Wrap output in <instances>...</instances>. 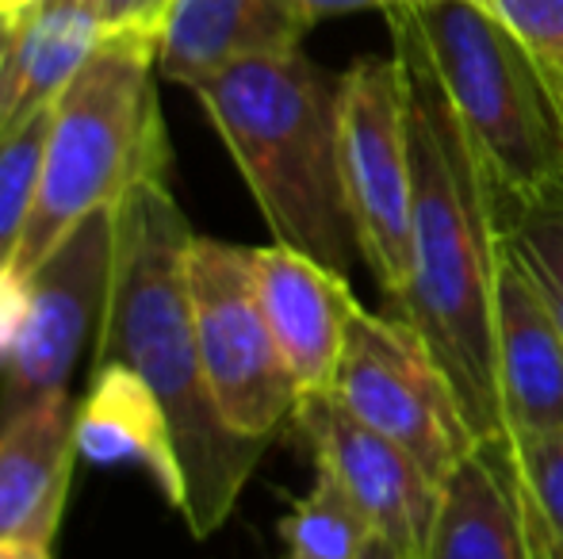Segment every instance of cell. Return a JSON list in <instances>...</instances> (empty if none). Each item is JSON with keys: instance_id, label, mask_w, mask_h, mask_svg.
I'll return each instance as SVG.
<instances>
[{"instance_id": "12", "label": "cell", "mask_w": 563, "mask_h": 559, "mask_svg": "<svg viewBox=\"0 0 563 559\" xmlns=\"http://www.w3.org/2000/svg\"><path fill=\"white\" fill-rule=\"evenodd\" d=\"M253 280L276 345L296 376L299 399L327 395L334 388L349 318L361 306L349 277L273 242L253 249Z\"/></svg>"}, {"instance_id": "26", "label": "cell", "mask_w": 563, "mask_h": 559, "mask_svg": "<svg viewBox=\"0 0 563 559\" xmlns=\"http://www.w3.org/2000/svg\"><path fill=\"white\" fill-rule=\"evenodd\" d=\"M361 559H407V556H399L391 545H387V540H379V537H376L368 548H364V556H361Z\"/></svg>"}, {"instance_id": "2", "label": "cell", "mask_w": 563, "mask_h": 559, "mask_svg": "<svg viewBox=\"0 0 563 559\" xmlns=\"http://www.w3.org/2000/svg\"><path fill=\"white\" fill-rule=\"evenodd\" d=\"M192 238L169 180H146L119 203L112 299L92 368L119 365L154 391L185 476L180 514L203 540L238 506L268 445L230 429L211 395L188 288Z\"/></svg>"}, {"instance_id": "11", "label": "cell", "mask_w": 563, "mask_h": 559, "mask_svg": "<svg viewBox=\"0 0 563 559\" xmlns=\"http://www.w3.org/2000/svg\"><path fill=\"white\" fill-rule=\"evenodd\" d=\"M422 559H556L506 433L472 440L441 479Z\"/></svg>"}, {"instance_id": "14", "label": "cell", "mask_w": 563, "mask_h": 559, "mask_svg": "<svg viewBox=\"0 0 563 559\" xmlns=\"http://www.w3.org/2000/svg\"><path fill=\"white\" fill-rule=\"evenodd\" d=\"M311 27L299 0H177L157 38V69L196 89L238 62L303 51Z\"/></svg>"}, {"instance_id": "9", "label": "cell", "mask_w": 563, "mask_h": 559, "mask_svg": "<svg viewBox=\"0 0 563 559\" xmlns=\"http://www.w3.org/2000/svg\"><path fill=\"white\" fill-rule=\"evenodd\" d=\"M330 395L356 422L407 448L438 483L475 440L438 360L391 314L356 306Z\"/></svg>"}, {"instance_id": "1", "label": "cell", "mask_w": 563, "mask_h": 559, "mask_svg": "<svg viewBox=\"0 0 563 559\" xmlns=\"http://www.w3.org/2000/svg\"><path fill=\"white\" fill-rule=\"evenodd\" d=\"M391 20L395 58L407 85V135L415 165L410 208V280L402 295L387 299L426 345L472 437L503 433L495 380V295L506 257V195L475 149L415 31Z\"/></svg>"}, {"instance_id": "24", "label": "cell", "mask_w": 563, "mask_h": 559, "mask_svg": "<svg viewBox=\"0 0 563 559\" xmlns=\"http://www.w3.org/2000/svg\"><path fill=\"white\" fill-rule=\"evenodd\" d=\"M303 12L311 15V23L330 20V15H345V12H364V8H384V12H395V8H410L422 4V0H299Z\"/></svg>"}, {"instance_id": "4", "label": "cell", "mask_w": 563, "mask_h": 559, "mask_svg": "<svg viewBox=\"0 0 563 559\" xmlns=\"http://www.w3.org/2000/svg\"><path fill=\"white\" fill-rule=\"evenodd\" d=\"M154 69V38L112 35L54 100L12 288L92 211L119 208L146 180H169L173 154Z\"/></svg>"}, {"instance_id": "22", "label": "cell", "mask_w": 563, "mask_h": 559, "mask_svg": "<svg viewBox=\"0 0 563 559\" xmlns=\"http://www.w3.org/2000/svg\"><path fill=\"white\" fill-rule=\"evenodd\" d=\"M552 74H563V0H479Z\"/></svg>"}, {"instance_id": "25", "label": "cell", "mask_w": 563, "mask_h": 559, "mask_svg": "<svg viewBox=\"0 0 563 559\" xmlns=\"http://www.w3.org/2000/svg\"><path fill=\"white\" fill-rule=\"evenodd\" d=\"M0 559H51V548H38V545H0Z\"/></svg>"}, {"instance_id": "13", "label": "cell", "mask_w": 563, "mask_h": 559, "mask_svg": "<svg viewBox=\"0 0 563 559\" xmlns=\"http://www.w3.org/2000/svg\"><path fill=\"white\" fill-rule=\"evenodd\" d=\"M495 380L503 433L563 429V329L510 249L495 295Z\"/></svg>"}, {"instance_id": "6", "label": "cell", "mask_w": 563, "mask_h": 559, "mask_svg": "<svg viewBox=\"0 0 563 559\" xmlns=\"http://www.w3.org/2000/svg\"><path fill=\"white\" fill-rule=\"evenodd\" d=\"M119 208L92 211L12 288L0 318V425L69 395L81 353L97 349L115 272Z\"/></svg>"}, {"instance_id": "19", "label": "cell", "mask_w": 563, "mask_h": 559, "mask_svg": "<svg viewBox=\"0 0 563 559\" xmlns=\"http://www.w3.org/2000/svg\"><path fill=\"white\" fill-rule=\"evenodd\" d=\"M506 249L563 329V185L506 200Z\"/></svg>"}, {"instance_id": "20", "label": "cell", "mask_w": 563, "mask_h": 559, "mask_svg": "<svg viewBox=\"0 0 563 559\" xmlns=\"http://www.w3.org/2000/svg\"><path fill=\"white\" fill-rule=\"evenodd\" d=\"M46 127H51V108L27 120L23 127L0 135V318H4L8 306V288H12L23 231H27V219L35 211Z\"/></svg>"}, {"instance_id": "3", "label": "cell", "mask_w": 563, "mask_h": 559, "mask_svg": "<svg viewBox=\"0 0 563 559\" xmlns=\"http://www.w3.org/2000/svg\"><path fill=\"white\" fill-rule=\"evenodd\" d=\"M192 92L273 238L349 277L361 254L341 177V77L296 51L238 62Z\"/></svg>"}, {"instance_id": "23", "label": "cell", "mask_w": 563, "mask_h": 559, "mask_svg": "<svg viewBox=\"0 0 563 559\" xmlns=\"http://www.w3.org/2000/svg\"><path fill=\"white\" fill-rule=\"evenodd\" d=\"M85 12L97 20L104 38L112 35H139V38H162L177 0H81Z\"/></svg>"}, {"instance_id": "17", "label": "cell", "mask_w": 563, "mask_h": 559, "mask_svg": "<svg viewBox=\"0 0 563 559\" xmlns=\"http://www.w3.org/2000/svg\"><path fill=\"white\" fill-rule=\"evenodd\" d=\"M77 445L92 463H139L169 506H185L173 429L154 391L119 365L92 368L85 399H77Z\"/></svg>"}, {"instance_id": "10", "label": "cell", "mask_w": 563, "mask_h": 559, "mask_svg": "<svg viewBox=\"0 0 563 559\" xmlns=\"http://www.w3.org/2000/svg\"><path fill=\"white\" fill-rule=\"evenodd\" d=\"M299 433L314 463L338 479L364 510L379 540L407 559L426 556V540L438 514L441 483L395 440L356 422L334 395H303L296 406Z\"/></svg>"}, {"instance_id": "28", "label": "cell", "mask_w": 563, "mask_h": 559, "mask_svg": "<svg viewBox=\"0 0 563 559\" xmlns=\"http://www.w3.org/2000/svg\"><path fill=\"white\" fill-rule=\"evenodd\" d=\"M556 85H560V100H563V74H556Z\"/></svg>"}, {"instance_id": "8", "label": "cell", "mask_w": 563, "mask_h": 559, "mask_svg": "<svg viewBox=\"0 0 563 559\" xmlns=\"http://www.w3.org/2000/svg\"><path fill=\"white\" fill-rule=\"evenodd\" d=\"M341 177L356 254L387 299L410 280L415 165L399 58H361L341 74Z\"/></svg>"}, {"instance_id": "29", "label": "cell", "mask_w": 563, "mask_h": 559, "mask_svg": "<svg viewBox=\"0 0 563 559\" xmlns=\"http://www.w3.org/2000/svg\"><path fill=\"white\" fill-rule=\"evenodd\" d=\"M284 559H291V556H284Z\"/></svg>"}, {"instance_id": "21", "label": "cell", "mask_w": 563, "mask_h": 559, "mask_svg": "<svg viewBox=\"0 0 563 559\" xmlns=\"http://www.w3.org/2000/svg\"><path fill=\"white\" fill-rule=\"evenodd\" d=\"M510 445L518 456L529 502H533L537 517L552 540V552L563 559V429L537 433V437H510Z\"/></svg>"}, {"instance_id": "7", "label": "cell", "mask_w": 563, "mask_h": 559, "mask_svg": "<svg viewBox=\"0 0 563 559\" xmlns=\"http://www.w3.org/2000/svg\"><path fill=\"white\" fill-rule=\"evenodd\" d=\"M188 288L219 414L234 433L268 445L280 425L296 418L299 388L261 306L253 249L196 234L188 249Z\"/></svg>"}, {"instance_id": "16", "label": "cell", "mask_w": 563, "mask_h": 559, "mask_svg": "<svg viewBox=\"0 0 563 559\" xmlns=\"http://www.w3.org/2000/svg\"><path fill=\"white\" fill-rule=\"evenodd\" d=\"M100 43L104 31L81 0H27L12 8L0 58V135L54 108Z\"/></svg>"}, {"instance_id": "18", "label": "cell", "mask_w": 563, "mask_h": 559, "mask_svg": "<svg viewBox=\"0 0 563 559\" xmlns=\"http://www.w3.org/2000/svg\"><path fill=\"white\" fill-rule=\"evenodd\" d=\"M280 537L291 559H361L376 529L345 487L319 468L314 487L280 522Z\"/></svg>"}, {"instance_id": "15", "label": "cell", "mask_w": 563, "mask_h": 559, "mask_svg": "<svg viewBox=\"0 0 563 559\" xmlns=\"http://www.w3.org/2000/svg\"><path fill=\"white\" fill-rule=\"evenodd\" d=\"M77 456V399L69 395L0 425V545H54Z\"/></svg>"}, {"instance_id": "5", "label": "cell", "mask_w": 563, "mask_h": 559, "mask_svg": "<svg viewBox=\"0 0 563 559\" xmlns=\"http://www.w3.org/2000/svg\"><path fill=\"white\" fill-rule=\"evenodd\" d=\"M422 43L452 112L506 200L563 185V100L556 74L479 0L395 8Z\"/></svg>"}, {"instance_id": "27", "label": "cell", "mask_w": 563, "mask_h": 559, "mask_svg": "<svg viewBox=\"0 0 563 559\" xmlns=\"http://www.w3.org/2000/svg\"><path fill=\"white\" fill-rule=\"evenodd\" d=\"M8 31H12V12H0V58H4V46H8Z\"/></svg>"}]
</instances>
